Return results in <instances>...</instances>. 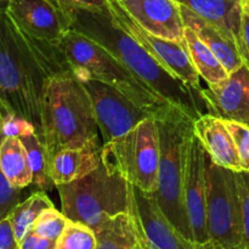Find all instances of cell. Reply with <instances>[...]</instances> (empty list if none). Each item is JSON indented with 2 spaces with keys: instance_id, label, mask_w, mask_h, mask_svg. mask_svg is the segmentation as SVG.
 Wrapping results in <instances>:
<instances>
[{
  "instance_id": "obj_1",
  "label": "cell",
  "mask_w": 249,
  "mask_h": 249,
  "mask_svg": "<svg viewBox=\"0 0 249 249\" xmlns=\"http://www.w3.org/2000/svg\"><path fill=\"white\" fill-rule=\"evenodd\" d=\"M72 70L57 44L39 40L21 31L0 7V107L36 126L41 139V107L45 80Z\"/></svg>"
},
{
  "instance_id": "obj_2",
  "label": "cell",
  "mask_w": 249,
  "mask_h": 249,
  "mask_svg": "<svg viewBox=\"0 0 249 249\" xmlns=\"http://www.w3.org/2000/svg\"><path fill=\"white\" fill-rule=\"evenodd\" d=\"M72 29L99 43L121 61L135 77L168 104L182 109L196 121L208 113L201 94L168 72L129 34L112 22L108 9L70 12Z\"/></svg>"
},
{
  "instance_id": "obj_3",
  "label": "cell",
  "mask_w": 249,
  "mask_h": 249,
  "mask_svg": "<svg viewBox=\"0 0 249 249\" xmlns=\"http://www.w3.org/2000/svg\"><path fill=\"white\" fill-rule=\"evenodd\" d=\"M91 100L72 70L56 72L45 80L41 107V139L49 157L62 150L100 142Z\"/></svg>"
},
{
  "instance_id": "obj_4",
  "label": "cell",
  "mask_w": 249,
  "mask_h": 249,
  "mask_svg": "<svg viewBox=\"0 0 249 249\" xmlns=\"http://www.w3.org/2000/svg\"><path fill=\"white\" fill-rule=\"evenodd\" d=\"M160 134V164L155 198L174 228L194 243L184 199L186 152L195 119L169 105L155 117Z\"/></svg>"
},
{
  "instance_id": "obj_5",
  "label": "cell",
  "mask_w": 249,
  "mask_h": 249,
  "mask_svg": "<svg viewBox=\"0 0 249 249\" xmlns=\"http://www.w3.org/2000/svg\"><path fill=\"white\" fill-rule=\"evenodd\" d=\"M57 45L78 77L92 78L111 85L153 118L170 105L135 77L109 51L79 32L70 29Z\"/></svg>"
},
{
  "instance_id": "obj_6",
  "label": "cell",
  "mask_w": 249,
  "mask_h": 249,
  "mask_svg": "<svg viewBox=\"0 0 249 249\" xmlns=\"http://www.w3.org/2000/svg\"><path fill=\"white\" fill-rule=\"evenodd\" d=\"M61 212L70 220L96 230L106 219L129 213L130 184L104 157L85 177L56 186Z\"/></svg>"
},
{
  "instance_id": "obj_7",
  "label": "cell",
  "mask_w": 249,
  "mask_h": 249,
  "mask_svg": "<svg viewBox=\"0 0 249 249\" xmlns=\"http://www.w3.org/2000/svg\"><path fill=\"white\" fill-rule=\"evenodd\" d=\"M102 157L129 184L153 194L160 164V134L156 119L146 118L125 135L102 145Z\"/></svg>"
},
{
  "instance_id": "obj_8",
  "label": "cell",
  "mask_w": 249,
  "mask_h": 249,
  "mask_svg": "<svg viewBox=\"0 0 249 249\" xmlns=\"http://www.w3.org/2000/svg\"><path fill=\"white\" fill-rule=\"evenodd\" d=\"M206 181L207 225L211 241L225 249H245L236 172L215 164L206 152Z\"/></svg>"
},
{
  "instance_id": "obj_9",
  "label": "cell",
  "mask_w": 249,
  "mask_h": 249,
  "mask_svg": "<svg viewBox=\"0 0 249 249\" xmlns=\"http://www.w3.org/2000/svg\"><path fill=\"white\" fill-rule=\"evenodd\" d=\"M107 9L112 22L118 28L129 34L168 72L202 95L201 77L190 60L184 41L168 40L147 32L128 14L118 0H107Z\"/></svg>"
},
{
  "instance_id": "obj_10",
  "label": "cell",
  "mask_w": 249,
  "mask_h": 249,
  "mask_svg": "<svg viewBox=\"0 0 249 249\" xmlns=\"http://www.w3.org/2000/svg\"><path fill=\"white\" fill-rule=\"evenodd\" d=\"M79 79L91 100L102 145L125 135L140 122L152 117L111 85L92 78Z\"/></svg>"
},
{
  "instance_id": "obj_11",
  "label": "cell",
  "mask_w": 249,
  "mask_h": 249,
  "mask_svg": "<svg viewBox=\"0 0 249 249\" xmlns=\"http://www.w3.org/2000/svg\"><path fill=\"white\" fill-rule=\"evenodd\" d=\"M138 235L152 249H194L158 206L155 195L130 184L129 209Z\"/></svg>"
},
{
  "instance_id": "obj_12",
  "label": "cell",
  "mask_w": 249,
  "mask_h": 249,
  "mask_svg": "<svg viewBox=\"0 0 249 249\" xmlns=\"http://www.w3.org/2000/svg\"><path fill=\"white\" fill-rule=\"evenodd\" d=\"M184 199L194 243L211 241L207 225L206 150L195 131L189 140L184 177Z\"/></svg>"
},
{
  "instance_id": "obj_13",
  "label": "cell",
  "mask_w": 249,
  "mask_h": 249,
  "mask_svg": "<svg viewBox=\"0 0 249 249\" xmlns=\"http://www.w3.org/2000/svg\"><path fill=\"white\" fill-rule=\"evenodd\" d=\"M5 9L23 33L39 40L58 44L72 29L71 15L49 0H9Z\"/></svg>"
},
{
  "instance_id": "obj_14",
  "label": "cell",
  "mask_w": 249,
  "mask_h": 249,
  "mask_svg": "<svg viewBox=\"0 0 249 249\" xmlns=\"http://www.w3.org/2000/svg\"><path fill=\"white\" fill-rule=\"evenodd\" d=\"M209 114L249 125V68L243 63L218 84L202 89Z\"/></svg>"
},
{
  "instance_id": "obj_15",
  "label": "cell",
  "mask_w": 249,
  "mask_h": 249,
  "mask_svg": "<svg viewBox=\"0 0 249 249\" xmlns=\"http://www.w3.org/2000/svg\"><path fill=\"white\" fill-rule=\"evenodd\" d=\"M142 28L168 40L184 41L185 22L177 0H118Z\"/></svg>"
},
{
  "instance_id": "obj_16",
  "label": "cell",
  "mask_w": 249,
  "mask_h": 249,
  "mask_svg": "<svg viewBox=\"0 0 249 249\" xmlns=\"http://www.w3.org/2000/svg\"><path fill=\"white\" fill-rule=\"evenodd\" d=\"M194 131L215 164L235 172L242 170L237 147L225 121L213 114H203L195 121Z\"/></svg>"
},
{
  "instance_id": "obj_17",
  "label": "cell",
  "mask_w": 249,
  "mask_h": 249,
  "mask_svg": "<svg viewBox=\"0 0 249 249\" xmlns=\"http://www.w3.org/2000/svg\"><path fill=\"white\" fill-rule=\"evenodd\" d=\"M180 7H181L185 26L190 27L198 36V38L213 51L229 74L235 72L245 63L238 50L237 40L230 32L207 21L206 18L198 16L182 5H180Z\"/></svg>"
},
{
  "instance_id": "obj_18",
  "label": "cell",
  "mask_w": 249,
  "mask_h": 249,
  "mask_svg": "<svg viewBox=\"0 0 249 249\" xmlns=\"http://www.w3.org/2000/svg\"><path fill=\"white\" fill-rule=\"evenodd\" d=\"M101 160V143L62 150L50 160L51 178L56 186L68 184L96 169Z\"/></svg>"
},
{
  "instance_id": "obj_19",
  "label": "cell",
  "mask_w": 249,
  "mask_h": 249,
  "mask_svg": "<svg viewBox=\"0 0 249 249\" xmlns=\"http://www.w3.org/2000/svg\"><path fill=\"white\" fill-rule=\"evenodd\" d=\"M207 21L230 32L236 40L240 36L242 6L241 0H177Z\"/></svg>"
},
{
  "instance_id": "obj_20",
  "label": "cell",
  "mask_w": 249,
  "mask_h": 249,
  "mask_svg": "<svg viewBox=\"0 0 249 249\" xmlns=\"http://www.w3.org/2000/svg\"><path fill=\"white\" fill-rule=\"evenodd\" d=\"M184 43L192 65L196 68L201 79L206 80L207 84H218L229 77L228 71L213 51L187 26H185Z\"/></svg>"
},
{
  "instance_id": "obj_21",
  "label": "cell",
  "mask_w": 249,
  "mask_h": 249,
  "mask_svg": "<svg viewBox=\"0 0 249 249\" xmlns=\"http://www.w3.org/2000/svg\"><path fill=\"white\" fill-rule=\"evenodd\" d=\"M0 168L5 177L18 189L32 185L31 165L26 147L18 138H4L0 142Z\"/></svg>"
},
{
  "instance_id": "obj_22",
  "label": "cell",
  "mask_w": 249,
  "mask_h": 249,
  "mask_svg": "<svg viewBox=\"0 0 249 249\" xmlns=\"http://www.w3.org/2000/svg\"><path fill=\"white\" fill-rule=\"evenodd\" d=\"M95 233L96 249H138V235L129 213L106 219Z\"/></svg>"
},
{
  "instance_id": "obj_23",
  "label": "cell",
  "mask_w": 249,
  "mask_h": 249,
  "mask_svg": "<svg viewBox=\"0 0 249 249\" xmlns=\"http://www.w3.org/2000/svg\"><path fill=\"white\" fill-rule=\"evenodd\" d=\"M19 140L26 147L27 156H28L32 175H33L32 184L38 187L40 191H51L53 187H56V185L51 178L50 157H49L45 145L36 135V133L22 136Z\"/></svg>"
},
{
  "instance_id": "obj_24",
  "label": "cell",
  "mask_w": 249,
  "mask_h": 249,
  "mask_svg": "<svg viewBox=\"0 0 249 249\" xmlns=\"http://www.w3.org/2000/svg\"><path fill=\"white\" fill-rule=\"evenodd\" d=\"M50 207H53V202L45 192L39 190L15 208L9 218L18 243L31 232L38 216Z\"/></svg>"
},
{
  "instance_id": "obj_25",
  "label": "cell",
  "mask_w": 249,
  "mask_h": 249,
  "mask_svg": "<svg viewBox=\"0 0 249 249\" xmlns=\"http://www.w3.org/2000/svg\"><path fill=\"white\" fill-rule=\"evenodd\" d=\"M97 237L90 226L68 220L65 230L56 241L55 249H96Z\"/></svg>"
},
{
  "instance_id": "obj_26",
  "label": "cell",
  "mask_w": 249,
  "mask_h": 249,
  "mask_svg": "<svg viewBox=\"0 0 249 249\" xmlns=\"http://www.w3.org/2000/svg\"><path fill=\"white\" fill-rule=\"evenodd\" d=\"M68 220L70 219L62 212H58L55 207H50L38 216L32 231L40 237L57 241L65 230Z\"/></svg>"
},
{
  "instance_id": "obj_27",
  "label": "cell",
  "mask_w": 249,
  "mask_h": 249,
  "mask_svg": "<svg viewBox=\"0 0 249 249\" xmlns=\"http://www.w3.org/2000/svg\"><path fill=\"white\" fill-rule=\"evenodd\" d=\"M1 139L2 134L0 135V142ZM21 191L22 189L14 186L10 182L0 168V221L9 218L15 208L21 203Z\"/></svg>"
},
{
  "instance_id": "obj_28",
  "label": "cell",
  "mask_w": 249,
  "mask_h": 249,
  "mask_svg": "<svg viewBox=\"0 0 249 249\" xmlns=\"http://www.w3.org/2000/svg\"><path fill=\"white\" fill-rule=\"evenodd\" d=\"M225 124L237 147L242 170H249V125L231 121H225Z\"/></svg>"
},
{
  "instance_id": "obj_29",
  "label": "cell",
  "mask_w": 249,
  "mask_h": 249,
  "mask_svg": "<svg viewBox=\"0 0 249 249\" xmlns=\"http://www.w3.org/2000/svg\"><path fill=\"white\" fill-rule=\"evenodd\" d=\"M240 192L241 209H242L243 242L245 249H249V170L236 172Z\"/></svg>"
},
{
  "instance_id": "obj_30",
  "label": "cell",
  "mask_w": 249,
  "mask_h": 249,
  "mask_svg": "<svg viewBox=\"0 0 249 249\" xmlns=\"http://www.w3.org/2000/svg\"><path fill=\"white\" fill-rule=\"evenodd\" d=\"M36 133V126L27 119L14 113H4L1 134L4 138H22Z\"/></svg>"
},
{
  "instance_id": "obj_31",
  "label": "cell",
  "mask_w": 249,
  "mask_h": 249,
  "mask_svg": "<svg viewBox=\"0 0 249 249\" xmlns=\"http://www.w3.org/2000/svg\"><path fill=\"white\" fill-rule=\"evenodd\" d=\"M49 1L68 14L74 10H105L107 7V0H49Z\"/></svg>"
},
{
  "instance_id": "obj_32",
  "label": "cell",
  "mask_w": 249,
  "mask_h": 249,
  "mask_svg": "<svg viewBox=\"0 0 249 249\" xmlns=\"http://www.w3.org/2000/svg\"><path fill=\"white\" fill-rule=\"evenodd\" d=\"M237 46L243 62L249 68V10H242V19H241Z\"/></svg>"
},
{
  "instance_id": "obj_33",
  "label": "cell",
  "mask_w": 249,
  "mask_h": 249,
  "mask_svg": "<svg viewBox=\"0 0 249 249\" xmlns=\"http://www.w3.org/2000/svg\"><path fill=\"white\" fill-rule=\"evenodd\" d=\"M0 249H21L10 218L0 221Z\"/></svg>"
},
{
  "instance_id": "obj_34",
  "label": "cell",
  "mask_w": 249,
  "mask_h": 249,
  "mask_svg": "<svg viewBox=\"0 0 249 249\" xmlns=\"http://www.w3.org/2000/svg\"><path fill=\"white\" fill-rule=\"evenodd\" d=\"M56 241L48 240L38 236L33 231L28 233L23 240L19 242L21 249H55Z\"/></svg>"
},
{
  "instance_id": "obj_35",
  "label": "cell",
  "mask_w": 249,
  "mask_h": 249,
  "mask_svg": "<svg viewBox=\"0 0 249 249\" xmlns=\"http://www.w3.org/2000/svg\"><path fill=\"white\" fill-rule=\"evenodd\" d=\"M194 249H225L223 246L218 245V243L213 242V241H208L206 243H202V245H197L195 243Z\"/></svg>"
},
{
  "instance_id": "obj_36",
  "label": "cell",
  "mask_w": 249,
  "mask_h": 249,
  "mask_svg": "<svg viewBox=\"0 0 249 249\" xmlns=\"http://www.w3.org/2000/svg\"><path fill=\"white\" fill-rule=\"evenodd\" d=\"M134 228H135V226H134ZM136 235H138V232H136ZM138 249H152V248H151L150 246H148L147 243H146L145 241H143L142 238L138 235Z\"/></svg>"
},
{
  "instance_id": "obj_37",
  "label": "cell",
  "mask_w": 249,
  "mask_h": 249,
  "mask_svg": "<svg viewBox=\"0 0 249 249\" xmlns=\"http://www.w3.org/2000/svg\"><path fill=\"white\" fill-rule=\"evenodd\" d=\"M241 6L242 10H249V0H241Z\"/></svg>"
},
{
  "instance_id": "obj_38",
  "label": "cell",
  "mask_w": 249,
  "mask_h": 249,
  "mask_svg": "<svg viewBox=\"0 0 249 249\" xmlns=\"http://www.w3.org/2000/svg\"><path fill=\"white\" fill-rule=\"evenodd\" d=\"M2 118H4V112L2 108L0 107V135H1V125H2Z\"/></svg>"
},
{
  "instance_id": "obj_39",
  "label": "cell",
  "mask_w": 249,
  "mask_h": 249,
  "mask_svg": "<svg viewBox=\"0 0 249 249\" xmlns=\"http://www.w3.org/2000/svg\"><path fill=\"white\" fill-rule=\"evenodd\" d=\"M7 2V1H9V0H0V2Z\"/></svg>"
}]
</instances>
